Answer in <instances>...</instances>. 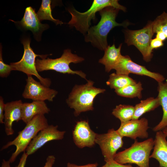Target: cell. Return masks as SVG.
Instances as JSON below:
<instances>
[{
  "label": "cell",
  "mask_w": 167,
  "mask_h": 167,
  "mask_svg": "<svg viewBox=\"0 0 167 167\" xmlns=\"http://www.w3.org/2000/svg\"><path fill=\"white\" fill-rule=\"evenodd\" d=\"M30 40L24 39L22 43L24 45V53L21 59L19 61L11 63L14 71L22 72L27 76L34 75L44 86L49 87L51 84V79L48 78H43L38 73L36 65V58L39 57L41 59L45 58L48 55H38L36 54L30 46Z\"/></svg>",
  "instance_id": "7"
},
{
  "label": "cell",
  "mask_w": 167,
  "mask_h": 167,
  "mask_svg": "<svg viewBox=\"0 0 167 167\" xmlns=\"http://www.w3.org/2000/svg\"><path fill=\"white\" fill-rule=\"evenodd\" d=\"M164 45L163 41L159 39L155 38L152 39L151 41L149 49V55L152 57V52L154 49H156L160 48Z\"/></svg>",
  "instance_id": "28"
},
{
  "label": "cell",
  "mask_w": 167,
  "mask_h": 167,
  "mask_svg": "<svg viewBox=\"0 0 167 167\" xmlns=\"http://www.w3.org/2000/svg\"><path fill=\"white\" fill-rule=\"evenodd\" d=\"M137 83L128 75L114 73L109 75L106 83L111 88L115 90Z\"/></svg>",
  "instance_id": "22"
},
{
  "label": "cell",
  "mask_w": 167,
  "mask_h": 167,
  "mask_svg": "<svg viewBox=\"0 0 167 167\" xmlns=\"http://www.w3.org/2000/svg\"><path fill=\"white\" fill-rule=\"evenodd\" d=\"M123 137L113 128L106 133L97 134L95 143L99 146L106 162L114 160L117 151L123 146Z\"/></svg>",
  "instance_id": "9"
},
{
  "label": "cell",
  "mask_w": 167,
  "mask_h": 167,
  "mask_svg": "<svg viewBox=\"0 0 167 167\" xmlns=\"http://www.w3.org/2000/svg\"><path fill=\"white\" fill-rule=\"evenodd\" d=\"M160 105L159 98L150 97L142 100L135 106V111L132 119H138L145 113L154 110Z\"/></svg>",
  "instance_id": "21"
},
{
  "label": "cell",
  "mask_w": 167,
  "mask_h": 167,
  "mask_svg": "<svg viewBox=\"0 0 167 167\" xmlns=\"http://www.w3.org/2000/svg\"><path fill=\"white\" fill-rule=\"evenodd\" d=\"M22 110V120L26 124L35 116L48 114L50 111L45 101H41L23 103Z\"/></svg>",
  "instance_id": "18"
},
{
  "label": "cell",
  "mask_w": 167,
  "mask_h": 167,
  "mask_svg": "<svg viewBox=\"0 0 167 167\" xmlns=\"http://www.w3.org/2000/svg\"><path fill=\"white\" fill-rule=\"evenodd\" d=\"M84 60V58L73 54L70 49H67L64 50L61 56L58 58L36 59V65L38 72L52 70L63 74H76L86 79V75L82 71H73L69 66L71 63H78Z\"/></svg>",
  "instance_id": "6"
},
{
  "label": "cell",
  "mask_w": 167,
  "mask_h": 167,
  "mask_svg": "<svg viewBox=\"0 0 167 167\" xmlns=\"http://www.w3.org/2000/svg\"><path fill=\"white\" fill-rule=\"evenodd\" d=\"M114 69L116 73L128 75L131 73L151 77L158 83L162 82L165 80L164 76L158 73L148 70L145 66L133 62L129 56H122Z\"/></svg>",
  "instance_id": "11"
},
{
  "label": "cell",
  "mask_w": 167,
  "mask_h": 167,
  "mask_svg": "<svg viewBox=\"0 0 167 167\" xmlns=\"http://www.w3.org/2000/svg\"><path fill=\"white\" fill-rule=\"evenodd\" d=\"M154 144L152 138L141 142L136 139L130 147L117 153L114 160L120 164H134L139 167H150V156Z\"/></svg>",
  "instance_id": "5"
},
{
  "label": "cell",
  "mask_w": 167,
  "mask_h": 167,
  "mask_svg": "<svg viewBox=\"0 0 167 167\" xmlns=\"http://www.w3.org/2000/svg\"><path fill=\"white\" fill-rule=\"evenodd\" d=\"M111 6L121 10L126 11V8L120 4L117 0H94L90 8L86 11L81 12L73 7L68 9L71 18L68 23L71 27L75 29L85 35L90 27L92 20L96 21V14L103 9Z\"/></svg>",
  "instance_id": "2"
},
{
  "label": "cell",
  "mask_w": 167,
  "mask_h": 167,
  "mask_svg": "<svg viewBox=\"0 0 167 167\" xmlns=\"http://www.w3.org/2000/svg\"><path fill=\"white\" fill-rule=\"evenodd\" d=\"M98 164L97 163L89 164L83 165H78L75 164L68 162L67 164V167H97Z\"/></svg>",
  "instance_id": "33"
},
{
  "label": "cell",
  "mask_w": 167,
  "mask_h": 167,
  "mask_svg": "<svg viewBox=\"0 0 167 167\" xmlns=\"http://www.w3.org/2000/svg\"><path fill=\"white\" fill-rule=\"evenodd\" d=\"M149 128L148 120L143 118L139 119H132L121 122L117 131L122 137L135 140L137 138L142 139L148 138L149 135L147 130Z\"/></svg>",
  "instance_id": "13"
},
{
  "label": "cell",
  "mask_w": 167,
  "mask_h": 167,
  "mask_svg": "<svg viewBox=\"0 0 167 167\" xmlns=\"http://www.w3.org/2000/svg\"><path fill=\"white\" fill-rule=\"evenodd\" d=\"M51 2L50 0H42L40 7L36 13L37 17L40 21L48 20L54 22L56 25H61L63 23L58 19H55L52 15Z\"/></svg>",
  "instance_id": "25"
},
{
  "label": "cell",
  "mask_w": 167,
  "mask_h": 167,
  "mask_svg": "<svg viewBox=\"0 0 167 167\" xmlns=\"http://www.w3.org/2000/svg\"><path fill=\"white\" fill-rule=\"evenodd\" d=\"M6 103L2 96H0V123L4 124V109Z\"/></svg>",
  "instance_id": "30"
},
{
  "label": "cell",
  "mask_w": 167,
  "mask_h": 167,
  "mask_svg": "<svg viewBox=\"0 0 167 167\" xmlns=\"http://www.w3.org/2000/svg\"><path fill=\"white\" fill-rule=\"evenodd\" d=\"M97 133L92 130L88 121L78 122L73 131V139L76 145L79 148L92 147L96 143Z\"/></svg>",
  "instance_id": "14"
},
{
  "label": "cell",
  "mask_w": 167,
  "mask_h": 167,
  "mask_svg": "<svg viewBox=\"0 0 167 167\" xmlns=\"http://www.w3.org/2000/svg\"><path fill=\"white\" fill-rule=\"evenodd\" d=\"M40 21L35 12V9L31 6H28L26 8L21 21L16 22L24 29L31 31L34 35H40L49 27L48 24H42Z\"/></svg>",
  "instance_id": "16"
},
{
  "label": "cell",
  "mask_w": 167,
  "mask_h": 167,
  "mask_svg": "<svg viewBox=\"0 0 167 167\" xmlns=\"http://www.w3.org/2000/svg\"><path fill=\"white\" fill-rule=\"evenodd\" d=\"M49 125L44 115L35 116L26 124L23 130L18 132L17 136L13 140L9 141L3 145L1 150L6 149L12 145L15 146L16 150L9 160L11 163L13 162L21 153L25 151L31 141L39 132Z\"/></svg>",
  "instance_id": "4"
},
{
  "label": "cell",
  "mask_w": 167,
  "mask_h": 167,
  "mask_svg": "<svg viewBox=\"0 0 167 167\" xmlns=\"http://www.w3.org/2000/svg\"><path fill=\"white\" fill-rule=\"evenodd\" d=\"M122 44L117 48L113 44L108 45L104 50V54L99 60V62L104 65L106 71L108 72L114 68L119 62L122 55L121 49Z\"/></svg>",
  "instance_id": "19"
},
{
  "label": "cell",
  "mask_w": 167,
  "mask_h": 167,
  "mask_svg": "<svg viewBox=\"0 0 167 167\" xmlns=\"http://www.w3.org/2000/svg\"><path fill=\"white\" fill-rule=\"evenodd\" d=\"M143 90L142 84L139 81L135 84L115 90V92L118 95L121 96L131 98L137 97L140 99L142 97L141 92Z\"/></svg>",
  "instance_id": "24"
},
{
  "label": "cell",
  "mask_w": 167,
  "mask_h": 167,
  "mask_svg": "<svg viewBox=\"0 0 167 167\" xmlns=\"http://www.w3.org/2000/svg\"><path fill=\"white\" fill-rule=\"evenodd\" d=\"M157 91V97L162 107L163 115L161 121L153 128L154 132L162 131L167 126V81L164 83H158Z\"/></svg>",
  "instance_id": "20"
},
{
  "label": "cell",
  "mask_w": 167,
  "mask_h": 167,
  "mask_svg": "<svg viewBox=\"0 0 167 167\" xmlns=\"http://www.w3.org/2000/svg\"><path fill=\"white\" fill-rule=\"evenodd\" d=\"M162 131L166 136L167 137V126L162 130Z\"/></svg>",
  "instance_id": "36"
},
{
  "label": "cell",
  "mask_w": 167,
  "mask_h": 167,
  "mask_svg": "<svg viewBox=\"0 0 167 167\" xmlns=\"http://www.w3.org/2000/svg\"><path fill=\"white\" fill-rule=\"evenodd\" d=\"M156 38L163 41L167 38L166 35L162 31H159L156 32Z\"/></svg>",
  "instance_id": "34"
},
{
  "label": "cell",
  "mask_w": 167,
  "mask_h": 167,
  "mask_svg": "<svg viewBox=\"0 0 167 167\" xmlns=\"http://www.w3.org/2000/svg\"><path fill=\"white\" fill-rule=\"evenodd\" d=\"M11 163L9 161H6L3 159L1 167H11Z\"/></svg>",
  "instance_id": "35"
},
{
  "label": "cell",
  "mask_w": 167,
  "mask_h": 167,
  "mask_svg": "<svg viewBox=\"0 0 167 167\" xmlns=\"http://www.w3.org/2000/svg\"><path fill=\"white\" fill-rule=\"evenodd\" d=\"M26 84L22 96L25 99L33 101L51 102L58 94V92L49 87L45 86L36 80L32 75L28 76Z\"/></svg>",
  "instance_id": "10"
},
{
  "label": "cell",
  "mask_w": 167,
  "mask_h": 167,
  "mask_svg": "<svg viewBox=\"0 0 167 167\" xmlns=\"http://www.w3.org/2000/svg\"><path fill=\"white\" fill-rule=\"evenodd\" d=\"M55 159V157L54 155L48 156L46 158V162L43 167H52Z\"/></svg>",
  "instance_id": "31"
},
{
  "label": "cell",
  "mask_w": 167,
  "mask_h": 167,
  "mask_svg": "<svg viewBox=\"0 0 167 167\" xmlns=\"http://www.w3.org/2000/svg\"><path fill=\"white\" fill-rule=\"evenodd\" d=\"M58 126L49 125L41 130L31 141L25 150L29 156L34 153L48 142L54 140H60L64 138L65 131L58 129Z\"/></svg>",
  "instance_id": "12"
},
{
  "label": "cell",
  "mask_w": 167,
  "mask_h": 167,
  "mask_svg": "<svg viewBox=\"0 0 167 167\" xmlns=\"http://www.w3.org/2000/svg\"><path fill=\"white\" fill-rule=\"evenodd\" d=\"M23 103L19 100L7 102L5 104L4 113V124L6 135L14 134L12 124L14 122L22 120V105Z\"/></svg>",
  "instance_id": "15"
},
{
  "label": "cell",
  "mask_w": 167,
  "mask_h": 167,
  "mask_svg": "<svg viewBox=\"0 0 167 167\" xmlns=\"http://www.w3.org/2000/svg\"><path fill=\"white\" fill-rule=\"evenodd\" d=\"M119 10L111 6L105 7L99 11L101 16L98 24L90 27L84 35L86 42L100 50L104 51L108 45L107 36L109 32L117 26L126 27L130 23L127 22L122 23L117 22L115 19Z\"/></svg>",
  "instance_id": "1"
},
{
  "label": "cell",
  "mask_w": 167,
  "mask_h": 167,
  "mask_svg": "<svg viewBox=\"0 0 167 167\" xmlns=\"http://www.w3.org/2000/svg\"><path fill=\"white\" fill-rule=\"evenodd\" d=\"M28 156L25 152H24L20 159L19 164L15 167H25L27 159Z\"/></svg>",
  "instance_id": "32"
},
{
  "label": "cell",
  "mask_w": 167,
  "mask_h": 167,
  "mask_svg": "<svg viewBox=\"0 0 167 167\" xmlns=\"http://www.w3.org/2000/svg\"><path fill=\"white\" fill-rule=\"evenodd\" d=\"M162 131L156 132L153 150L150 158L156 159L160 167H167V140Z\"/></svg>",
  "instance_id": "17"
},
{
  "label": "cell",
  "mask_w": 167,
  "mask_h": 167,
  "mask_svg": "<svg viewBox=\"0 0 167 167\" xmlns=\"http://www.w3.org/2000/svg\"><path fill=\"white\" fill-rule=\"evenodd\" d=\"M0 49V76L2 78H6L9 76L12 71H14V69L11 65H8L4 62L1 45Z\"/></svg>",
  "instance_id": "27"
},
{
  "label": "cell",
  "mask_w": 167,
  "mask_h": 167,
  "mask_svg": "<svg viewBox=\"0 0 167 167\" xmlns=\"http://www.w3.org/2000/svg\"><path fill=\"white\" fill-rule=\"evenodd\" d=\"M124 34L125 42L127 45H134L141 52L145 61H150L152 57L149 54V49L154 34L152 21L149 22L145 26L139 30H126L124 31Z\"/></svg>",
  "instance_id": "8"
},
{
  "label": "cell",
  "mask_w": 167,
  "mask_h": 167,
  "mask_svg": "<svg viewBox=\"0 0 167 167\" xmlns=\"http://www.w3.org/2000/svg\"><path fill=\"white\" fill-rule=\"evenodd\" d=\"M135 111V106L120 104L116 106L113 109L112 114L118 119L121 122H123L133 119Z\"/></svg>",
  "instance_id": "23"
},
{
  "label": "cell",
  "mask_w": 167,
  "mask_h": 167,
  "mask_svg": "<svg viewBox=\"0 0 167 167\" xmlns=\"http://www.w3.org/2000/svg\"><path fill=\"white\" fill-rule=\"evenodd\" d=\"M100 167H134L130 164L125 165L120 164L116 162L114 160L109 162H106L105 164ZM136 167H139L137 166Z\"/></svg>",
  "instance_id": "29"
},
{
  "label": "cell",
  "mask_w": 167,
  "mask_h": 167,
  "mask_svg": "<svg viewBox=\"0 0 167 167\" xmlns=\"http://www.w3.org/2000/svg\"><path fill=\"white\" fill-rule=\"evenodd\" d=\"M153 33L161 31L163 32L167 37V12H164L158 16L152 21Z\"/></svg>",
  "instance_id": "26"
},
{
  "label": "cell",
  "mask_w": 167,
  "mask_h": 167,
  "mask_svg": "<svg viewBox=\"0 0 167 167\" xmlns=\"http://www.w3.org/2000/svg\"><path fill=\"white\" fill-rule=\"evenodd\" d=\"M93 84V81L88 80L84 84L76 85L69 94L66 103L71 108L74 109L75 116L82 112L93 110L95 98L105 91L104 89L94 87Z\"/></svg>",
  "instance_id": "3"
}]
</instances>
